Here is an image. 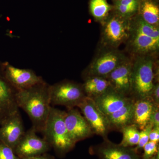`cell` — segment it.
<instances>
[{"instance_id":"cell-1","label":"cell","mask_w":159,"mask_h":159,"mask_svg":"<svg viewBox=\"0 0 159 159\" xmlns=\"http://www.w3.org/2000/svg\"><path fill=\"white\" fill-rule=\"evenodd\" d=\"M49 86L43 81L16 92L18 107L28 114L36 132L42 133L51 110Z\"/></svg>"},{"instance_id":"cell-2","label":"cell","mask_w":159,"mask_h":159,"mask_svg":"<svg viewBox=\"0 0 159 159\" xmlns=\"http://www.w3.org/2000/svg\"><path fill=\"white\" fill-rule=\"evenodd\" d=\"M126 43V49L132 57L155 55L159 50V27L145 22L138 13L131 18Z\"/></svg>"},{"instance_id":"cell-3","label":"cell","mask_w":159,"mask_h":159,"mask_svg":"<svg viewBox=\"0 0 159 159\" xmlns=\"http://www.w3.org/2000/svg\"><path fill=\"white\" fill-rule=\"evenodd\" d=\"M154 55L133 57L131 90L130 97L137 100L150 97L157 82V68Z\"/></svg>"},{"instance_id":"cell-4","label":"cell","mask_w":159,"mask_h":159,"mask_svg":"<svg viewBox=\"0 0 159 159\" xmlns=\"http://www.w3.org/2000/svg\"><path fill=\"white\" fill-rule=\"evenodd\" d=\"M66 112L51 107L44 129L43 138L54 148L57 155L62 157L75 147L69 135L65 122Z\"/></svg>"},{"instance_id":"cell-5","label":"cell","mask_w":159,"mask_h":159,"mask_svg":"<svg viewBox=\"0 0 159 159\" xmlns=\"http://www.w3.org/2000/svg\"><path fill=\"white\" fill-rule=\"evenodd\" d=\"M130 19L112 11L101 23L100 44L103 49H118L126 42L130 33Z\"/></svg>"},{"instance_id":"cell-6","label":"cell","mask_w":159,"mask_h":159,"mask_svg":"<svg viewBox=\"0 0 159 159\" xmlns=\"http://www.w3.org/2000/svg\"><path fill=\"white\" fill-rule=\"evenodd\" d=\"M128 58L118 49H104L83 71V78L84 80L92 77L106 78L112 71Z\"/></svg>"},{"instance_id":"cell-7","label":"cell","mask_w":159,"mask_h":159,"mask_svg":"<svg viewBox=\"0 0 159 159\" xmlns=\"http://www.w3.org/2000/svg\"><path fill=\"white\" fill-rule=\"evenodd\" d=\"M51 105H61L68 109L77 107L86 97L82 84L64 80L49 86Z\"/></svg>"},{"instance_id":"cell-8","label":"cell","mask_w":159,"mask_h":159,"mask_svg":"<svg viewBox=\"0 0 159 159\" xmlns=\"http://www.w3.org/2000/svg\"><path fill=\"white\" fill-rule=\"evenodd\" d=\"M90 126L94 134L108 139L107 135L111 130L107 116L102 112L96 105L93 99L86 97L77 106Z\"/></svg>"},{"instance_id":"cell-9","label":"cell","mask_w":159,"mask_h":159,"mask_svg":"<svg viewBox=\"0 0 159 159\" xmlns=\"http://www.w3.org/2000/svg\"><path fill=\"white\" fill-rule=\"evenodd\" d=\"M33 127L25 131L24 136L14 149V152L20 159L36 156L47 153L51 148L48 143L36 134Z\"/></svg>"},{"instance_id":"cell-10","label":"cell","mask_w":159,"mask_h":159,"mask_svg":"<svg viewBox=\"0 0 159 159\" xmlns=\"http://www.w3.org/2000/svg\"><path fill=\"white\" fill-rule=\"evenodd\" d=\"M89 152L99 159H142L138 152L132 147H126L103 139L102 143L91 146Z\"/></svg>"},{"instance_id":"cell-11","label":"cell","mask_w":159,"mask_h":159,"mask_svg":"<svg viewBox=\"0 0 159 159\" xmlns=\"http://www.w3.org/2000/svg\"><path fill=\"white\" fill-rule=\"evenodd\" d=\"M2 65L6 79L16 91L29 88L44 81L32 70L18 68L8 62Z\"/></svg>"},{"instance_id":"cell-12","label":"cell","mask_w":159,"mask_h":159,"mask_svg":"<svg viewBox=\"0 0 159 159\" xmlns=\"http://www.w3.org/2000/svg\"><path fill=\"white\" fill-rule=\"evenodd\" d=\"M65 122L71 139L75 143L90 138L94 134L90 126L77 109H68Z\"/></svg>"},{"instance_id":"cell-13","label":"cell","mask_w":159,"mask_h":159,"mask_svg":"<svg viewBox=\"0 0 159 159\" xmlns=\"http://www.w3.org/2000/svg\"><path fill=\"white\" fill-rule=\"evenodd\" d=\"M133 59L129 57L109 74L106 79L111 87L119 93L130 97Z\"/></svg>"},{"instance_id":"cell-14","label":"cell","mask_w":159,"mask_h":159,"mask_svg":"<svg viewBox=\"0 0 159 159\" xmlns=\"http://www.w3.org/2000/svg\"><path fill=\"white\" fill-rule=\"evenodd\" d=\"M25 132L23 120L18 111L0 126V141L14 150Z\"/></svg>"},{"instance_id":"cell-15","label":"cell","mask_w":159,"mask_h":159,"mask_svg":"<svg viewBox=\"0 0 159 159\" xmlns=\"http://www.w3.org/2000/svg\"><path fill=\"white\" fill-rule=\"evenodd\" d=\"M16 90L6 79L2 65L0 67V126L19 111L15 99Z\"/></svg>"},{"instance_id":"cell-16","label":"cell","mask_w":159,"mask_h":159,"mask_svg":"<svg viewBox=\"0 0 159 159\" xmlns=\"http://www.w3.org/2000/svg\"><path fill=\"white\" fill-rule=\"evenodd\" d=\"M93 99L99 109L107 116L133 100L130 97L119 93L111 87Z\"/></svg>"},{"instance_id":"cell-17","label":"cell","mask_w":159,"mask_h":159,"mask_svg":"<svg viewBox=\"0 0 159 159\" xmlns=\"http://www.w3.org/2000/svg\"><path fill=\"white\" fill-rule=\"evenodd\" d=\"M154 104L150 97L134 100L132 124L135 125L139 130L144 129L150 123Z\"/></svg>"},{"instance_id":"cell-18","label":"cell","mask_w":159,"mask_h":159,"mask_svg":"<svg viewBox=\"0 0 159 159\" xmlns=\"http://www.w3.org/2000/svg\"><path fill=\"white\" fill-rule=\"evenodd\" d=\"M134 101L133 99L119 110L107 116L111 130L120 131L125 126L132 124Z\"/></svg>"},{"instance_id":"cell-19","label":"cell","mask_w":159,"mask_h":159,"mask_svg":"<svg viewBox=\"0 0 159 159\" xmlns=\"http://www.w3.org/2000/svg\"><path fill=\"white\" fill-rule=\"evenodd\" d=\"M82 84L86 97L94 99L104 93L111 87L110 84L106 78L92 77L84 79Z\"/></svg>"},{"instance_id":"cell-20","label":"cell","mask_w":159,"mask_h":159,"mask_svg":"<svg viewBox=\"0 0 159 159\" xmlns=\"http://www.w3.org/2000/svg\"><path fill=\"white\" fill-rule=\"evenodd\" d=\"M138 14L145 22L159 27V7L157 0L140 1Z\"/></svg>"},{"instance_id":"cell-21","label":"cell","mask_w":159,"mask_h":159,"mask_svg":"<svg viewBox=\"0 0 159 159\" xmlns=\"http://www.w3.org/2000/svg\"><path fill=\"white\" fill-rule=\"evenodd\" d=\"M89 8L94 20L101 24L113 11V6L109 4L107 0H89Z\"/></svg>"},{"instance_id":"cell-22","label":"cell","mask_w":159,"mask_h":159,"mask_svg":"<svg viewBox=\"0 0 159 159\" xmlns=\"http://www.w3.org/2000/svg\"><path fill=\"white\" fill-rule=\"evenodd\" d=\"M120 132L122 134V139L120 145L124 147H132L138 145L140 130L135 125L131 124L125 126Z\"/></svg>"},{"instance_id":"cell-23","label":"cell","mask_w":159,"mask_h":159,"mask_svg":"<svg viewBox=\"0 0 159 159\" xmlns=\"http://www.w3.org/2000/svg\"><path fill=\"white\" fill-rule=\"evenodd\" d=\"M153 126L149 123L144 129L140 130L139 139L137 147L134 148L135 150L138 152V150L143 148L146 143L149 141V135Z\"/></svg>"},{"instance_id":"cell-24","label":"cell","mask_w":159,"mask_h":159,"mask_svg":"<svg viewBox=\"0 0 159 159\" xmlns=\"http://www.w3.org/2000/svg\"><path fill=\"white\" fill-rule=\"evenodd\" d=\"M144 148V153L142 159H149L159 153L158 143L148 141L145 144Z\"/></svg>"},{"instance_id":"cell-25","label":"cell","mask_w":159,"mask_h":159,"mask_svg":"<svg viewBox=\"0 0 159 159\" xmlns=\"http://www.w3.org/2000/svg\"><path fill=\"white\" fill-rule=\"evenodd\" d=\"M0 159H21L11 148L0 141Z\"/></svg>"},{"instance_id":"cell-26","label":"cell","mask_w":159,"mask_h":159,"mask_svg":"<svg viewBox=\"0 0 159 159\" xmlns=\"http://www.w3.org/2000/svg\"><path fill=\"white\" fill-rule=\"evenodd\" d=\"M149 123L153 127H159V105H154Z\"/></svg>"},{"instance_id":"cell-27","label":"cell","mask_w":159,"mask_h":159,"mask_svg":"<svg viewBox=\"0 0 159 159\" xmlns=\"http://www.w3.org/2000/svg\"><path fill=\"white\" fill-rule=\"evenodd\" d=\"M150 97H151L154 103L157 105H159V82L155 84L151 92Z\"/></svg>"},{"instance_id":"cell-28","label":"cell","mask_w":159,"mask_h":159,"mask_svg":"<svg viewBox=\"0 0 159 159\" xmlns=\"http://www.w3.org/2000/svg\"><path fill=\"white\" fill-rule=\"evenodd\" d=\"M149 141L159 143V127H153L149 135Z\"/></svg>"},{"instance_id":"cell-29","label":"cell","mask_w":159,"mask_h":159,"mask_svg":"<svg viewBox=\"0 0 159 159\" xmlns=\"http://www.w3.org/2000/svg\"><path fill=\"white\" fill-rule=\"evenodd\" d=\"M22 159H54V157L48 154L44 153L36 156L30 157Z\"/></svg>"},{"instance_id":"cell-30","label":"cell","mask_w":159,"mask_h":159,"mask_svg":"<svg viewBox=\"0 0 159 159\" xmlns=\"http://www.w3.org/2000/svg\"><path fill=\"white\" fill-rule=\"evenodd\" d=\"M149 159H159V153H158L156 155H155L154 156Z\"/></svg>"},{"instance_id":"cell-31","label":"cell","mask_w":159,"mask_h":159,"mask_svg":"<svg viewBox=\"0 0 159 159\" xmlns=\"http://www.w3.org/2000/svg\"><path fill=\"white\" fill-rule=\"evenodd\" d=\"M113 2V3L115 2H118V1H121V0H112Z\"/></svg>"},{"instance_id":"cell-32","label":"cell","mask_w":159,"mask_h":159,"mask_svg":"<svg viewBox=\"0 0 159 159\" xmlns=\"http://www.w3.org/2000/svg\"><path fill=\"white\" fill-rule=\"evenodd\" d=\"M140 1H142V0H140Z\"/></svg>"},{"instance_id":"cell-33","label":"cell","mask_w":159,"mask_h":159,"mask_svg":"<svg viewBox=\"0 0 159 159\" xmlns=\"http://www.w3.org/2000/svg\"><path fill=\"white\" fill-rule=\"evenodd\" d=\"M157 1H158V0H157Z\"/></svg>"}]
</instances>
